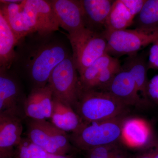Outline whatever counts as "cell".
<instances>
[{
    "label": "cell",
    "instance_id": "15",
    "mask_svg": "<svg viewBox=\"0 0 158 158\" xmlns=\"http://www.w3.org/2000/svg\"><path fill=\"white\" fill-rule=\"evenodd\" d=\"M51 122L63 131L76 132L85 123L70 106L56 98H53Z\"/></svg>",
    "mask_w": 158,
    "mask_h": 158
},
{
    "label": "cell",
    "instance_id": "11",
    "mask_svg": "<svg viewBox=\"0 0 158 158\" xmlns=\"http://www.w3.org/2000/svg\"><path fill=\"white\" fill-rule=\"evenodd\" d=\"M106 91L112 94L129 108L141 106L147 102L139 94L131 74L122 65Z\"/></svg>",
    "mask_w": 158,
    "mask_h": 158
},
{
    "label": "cell",
    "instance_id": "16",
    "mask_svg": "<svg viewBox=\"0 0 158 158\" xmlns=\"http://www.w3.org/2000/svg\"><path fill=\"white\" fill-rule=\"evenodd\" d=\"M0 3V12L4 15L14 32L18 42L22 38L34 33L29 26L21 3Z\"/></svg>",
    "mask_w": 158,
    "mask_h": 158
},
{
    "label": "cell",
    "instance_id": "7",
    "mask_svg": "<svg viewBox=\"0 0 158 158\" xmlns=\"http://www.w3.org/2000/svg\"><path fill=\"white\" fill-rule=\"evenodd\" d=\"M107 42V54L115 58L131 56L152 44L158 37V29H124L104 34Z\"/></svg>",
    "mask_w": 158,
    "mask_h": 158
},
{
    "label": "cell",
    "instance_id": "5",
    "mask_svg": "<svg viewBox=\"0 0 158 158\" xmlns=\"http://www.w3.org/2000/svg\"><path fill=\"white\" fill-rule=\"evenodd\" d=\"M66 36L79 75L98 59L107 53V42L104 34L84 27Z\"/></svg>",
    "mask_w": 158,
    "mask_h": 158
},
{
    "label": "cell",
    "instance_id": "8",
    "mask_svg": "<svg viewBox=\"0 0 158 158\" xmlns=\"http://www.w3.org/2000/svg\"><path fill=\"white\" fill-rule=\"evenodd\" d=\"M156 139L152 126L145 118L127 116L124 118L119 143L126 149L141 151L151 146Z\"/></svg>",
    "mask_w": 158,
    "mask_h": 158
},
{
    "label": "cell",
    "instance_id": "4",
    "mask_svg": "<svg viewBox=\"0 0 158 158\" xmlns=\"http://www.w3.org/2000/svg\"><path fill=\"white\" fill-rule=\"evenodd\" d=\"M27 134V138L32 143L52 154L73 155L77 150L67 133L47 120L30 118Z\"/></svg>",
    "mask_w": 158,
    "mask_h": 158
},
{
    "label": "cell",
    "instance_id": "14",
    "mask_svg": "<svg viewBox=\"0 0 158 158\" xmlns=\"http://www.w3.org/2000/svg\"><path fill=\"white\" fill-rule=\"evenodd\" d=\"M114 2L111 0H80L85 27L104 35L107 20Z\"/></svg>",
    "mask_w": 158,
    "mask_h": 158
},
{
    "label": "cell",
    "instance_id": "13",
    "mask_svg": "<svg viewBox=\"0 0 158 158\" xmlns=\"http://www.w3.org/2000/svg\"><path fill=\"white\" fill-rule=\"evenodd\" d=\"M52 92L48 85L33 88L25 100L23 107L25 115L31 119H50L52 110Z\"/></svg>",
    "mask_w": 158,
    "mask_h": 158
},
{
    "label": "cell",
    "instance_id": "22",
    "mask_svg": "<svg viewBox=\"0 0 158 158\" xmlns=\"http://www.w3.org/2000/svg\"><path fill=\"white\" fill-rule=\"evenodd\" d=\"M134 23L135 28L158 29V0H146Z\"/></svg>",
    "mask_w": 158,
    "mask_h": 158
},
{
    "label": "cell",
    "instance_id": "17",
    "mask_svg": "<svg viewBox=\"0 0 158 158\" xmlns=\"http://www.w3.org/2000/svg\"><path fill=\"white\" fill-rule=\"evenodd\" d=\"M146 56L144 52L128 56L122 66L131 75L142 98L148 102L146 91L149 80L148 77V69Z\"/></svg>",
    "mask_w": 158,
    "mask_h": 158
},
{
    "label": "cell",
    "instance_id": "24",
    "mask_svg": "<svg viewBox=\"0 0 158 158\" xmlns=\"http://www.w3.org/2000/svg\"><path fill=\"white\" fill-rule=\"evenodd\" d=\"M86 152L85 158H131L119 142L95 148Z\"/></svg>",
    "mask_w": 158,
    "mask_h": 158
},
{
    "label": "cell",
    "instance_id": "31",
    "mask_svg": "<svg viewBox=\"0 0 158 158\" xmlns=\"http://www.w3.org/2000/svg\"><path fill=\"white\" fill-rule=\"evenodd\" d=\"M15 158V156H14V157H11V158Z\"/></svg>",
    "mask_w": 158,
    "mask_h": 158
},
{
    "label": "cell",
    "instance_id": "21",
    "mask_svg": "<svg viewBox=\"0 0 158 158\" xmlns=\"http://www.w3.org/2000/svg\"><path fill=\"white\" fill-rule=\"evenodd\" d=\"M118 59L107 53L96 60L79 75L82 90H92L101 73Z\"/></svg>",
    "mask_w": 158,
    "mask_h": 158
},
{
    "label": "cell",
    "instance_id": "10",
    "mask_svg": "<svg viewBox=\"0 0 158 158\" xmlns=\"http://www.w3.org/2000/svg\"><path fill=\"white\" fill-rule=\"evenodd\" d=\"M24 97L18 76L11 69L0 68V113L20 114L19 106Z\"/></svg>",
    "mask_w": 158,
    "mask_h": 158
},
{
    "label": "cell",
    "instance_id": "27",
    "mask_svg": "<svg viewBox=\"0 0 158 158\" xmlns=\"http://www.w3.org/2000/svg\"><path fill=\"white\" fill-rule=\"evenodd\" d=\"M148 59V69H158V37L152 44Z\"/></svg>",
    "mask_w": 158,
    "mask_h": 158
},
{
    "label": "cell",
    "instance_id": "3",
    "mask_svg": "<svg viewBox=\"0 0 158 158\" xmlns=\"http://www.w3.org/2000/svg\"><path fill=\"white\" fill-rule=\"evenodd\" d=\"M127 115L116 118L84 123L69 138L77 150L87 152L95 148L119 142L122 126Z\"/></svg>",
    "mask_w": 158,
    "mask_h": 158
},
{
    "label": "cell",
    "instance_id": "2",
    "mask_svg": "<svg viewBox=\"0 0 158 158\" xmlns=\"http://www.w3.org/2000/svg\"><path fill=\"white\" fill-rule=\"evenodd\" d=\"M74 110L85 123L127 115L129 107L108 91L82 90Z\"/></svg>",
    "mask_w": 158,
    "mask_h": 158
},
{
    "label": "cell",
    "instance_id": "20",
    "mask_svg": "<svg viewBox=\"0 0 158 158\" xmlns=\"http://www.w3.org/2000/svg\"><path fill=\"white\" fill-rule=\"evenodd\" d=\"M135 18L122 0L114 1L107 20L106 32L127 29L134 23Z\"/></svg>",
    "mask_w": 158,
    "mask_h": 158
},
{
    "label": "cell",
    "instance_id": "30",
    "mask_svg": "<svg viewBox=\"0 0 158 158\" xmlns=\"http://www.w3.org/2000/svg\"><path fill=\"white\" fill-rule=\"evenodd\" d=\"M23 1L20 0H1L0 2L13 3V4H19L21 3Z\"/></svg>",
    "mask_w": 158,
    "mask_h": 158
},
{
    "label": "cell",
    "instance_id": "25",
    "mask_svg": "<svg viewBox=\"0 0 158 158\" xmlns=\"http://www.w3.org/2000/svg\"><path fill=\"white\" fill-rule=\"evenodd\" d=\"M122 65L118 59L99 76L92 90L106 91L110 83L120 70Z\"/></svg>",
    "mask_w": 158,
    "mask_h": 158
},
{
    "label": "cell",
    "instance_id": "19",
    "mask_svg": "<svg viewBox=\"0 0 158 158\" xmlns=\"http://www.w3.org/2000/svg\"><path fill=\"white\" fill-rule=\"evenodd\" d=\"M33 9L39 27L40 33L59 31V26L49 1L28 0Z\"/></svg>",
    "mask_w": 158,
    "mask_h": 158
},
{
    "label": "cell",
    "instance_id": "26",
    "mask_svg": "<svg viewBox=\"0 0 158 158\" xmlns=\"http://www.w3.org/2000/svg\"><path fill=\"white\" fill-rule=\"evenodd\" d=\"M147 96L148 101H151L158 105V74L149 80L147 88Z\"/></svg>",
    "mask_w": 158,
    "mask_h": 158
},
{
    "label": "cell",
    "instance_id": "23",
    "mask_svg": "<svg viewBox=\"0 0 158 158\" xmlns=\"http://www.w3.org/2000/svg\"><path fill=\"white\" fill-rule=\"evenodd\" d=\"M15 158H74L73 155L52 154L32 143L27 138H23L15 152Z\"/></svg>",
    "mask_w": 158,
    "mask_h": 158
},
{
    "label": "cell",
    "instance_id": "12",
    "mask_svg": "<svg viewBox=\"0 0 158 158\" xmlns=\"http://www.w3.org/2000/svg\"><path fill=\"white\" fill-rule=\"evenodd\" d=\"M59 27L68 34L85 27L80 0H50Z\"/></svg>",
    "mask_w": 158,
    "mask_h": 158
},
{
    "label": "cell",
    "instance_id": "1",
    "mask_svg": "<svg viewBox=\"0 0 158 158\" xmlns=\"http://www.w3.org/2000/svg\"><path fill=\"white\" fill-rule=\"evenodd\" d=\"M10 69L27 80L33 88L47 85L51 73L72 55L67 43L56 32L32 33L20 40Z\"/></svg>",
    "mask_w": 158,
    "mask_h": 158
},
{
    "label": "cell",
    "instance_id": "6",
    "mask_svg": "<svg viewBox=\"0 0 158 158\" xmlns=\"http://www.w3.org/2000/svg\"><path fill=\"white\" fill-rule=\"evenodd\" d=\"M48 85L53 97L74 107L81 92L78 72L72 55L63 60L52 72Z\"/></svg>",
    "mask_w": 158,
    "mask_h": 158
},
{
    "label": "cell",
    "instance_id": "28",
    "mask_svg": "<svg viewBox=\"0 0 158 158\" xmlns=\"http://www.w3.org/2000/svg\"><path fill=\"white\" fill-rule=\"evenodd\" d=\"M133 158H158V139L148 148L138 152Z\"/></svg>",
    "mask_w": 158,
    "mask_h": 158
},
{
    "label": "cell",
    "instance_id": "9",
    "mask_svg": "<svg viewBox=\"0 0 158 158\" xmlns=\"http://www.w3.org/2000/svg\"><path fill=\"white\" fill-rule=\"evenodd\" d=\"M23 131L20 115L12 112L0 113V158L14 156L20 143Z\"/></svg>",
    "mask_w": 158,
    "mask_h": 158
},
{
    "label": "cell",
    "instance_id": "18",
    "mask_svg": "<svg viewBox=\"0 0 158 158\" xmlns=\"http://www.w3.org/2000/svg\"><path fill=\"white\" fill-rule=\"evenodd\" d=\"M17 43L15 34L0 12V68L11 69L15 57Z\"/></svg>",
    "mask_w": 158,
    "mask_h": 158
},
{
    "label": "cell",
    "instance_id": "29",
    "mask_svg": "<svg viewBox=\"0 0 158 158\" xmlns=\"http://www.w3.org/2000/svg\"><path fill=\"white\" fill-rule=\"evenodd\" d=\"M146 0H122L123 2L135 18L141 11Z\"/></svg>",
    "mask_w": 158,
    "mask_h": 158
}]
</instances>
